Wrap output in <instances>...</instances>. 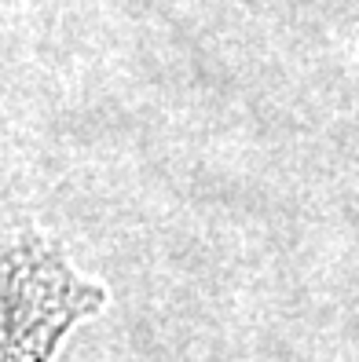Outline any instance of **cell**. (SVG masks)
<instances>
[{"label":"cell","mask_w":359,"mask_h":362,"mask_svg":"<svg viewBox=\"0 0 359 362\" xmlns=\"http://www.w3.org/2000/svg\"><path fill=\"white\" fill-rule=\"evenodd\" d=\"M67 245L37 227L0 230V362H55L67 337L107 308Z\"/></svg>","instance_id":"1"}]
</instances>
